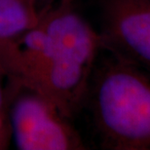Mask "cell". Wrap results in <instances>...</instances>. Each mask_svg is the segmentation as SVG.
Here are the masks:
<instances>
[{"instance_id":"6da1fadb","label":"cell","mask_w":150,"mask_h":150,"mask_svg":"<svg viewBox=\"0 0 150 150\" xmlns=\"http://www.w3.org/2000/svg\"><path fill=\"white\" fill-rule=\"evenodd\" d=\"M101 50L98 31L69 0L44 14L12 45L4 67L14 89L39 93L71 120L84 107Z\"/></svg>"},{"instance_id":"7a4b0ae2","label":"cell","mask_w":150,"mask_h":150,"mask_svg":"<svg viewBox=\"0 0 150 150\" xmlns=\"http://www.w3.org/2000/svg\"><path fill=\"white\" fill-rule=\"evenodd\" d=\"M96 64L85 104L103 148L150 150V71L114 56Z\"/></svg>"},{"instance_id":"3957f363","label":"cell","mask_w":150,"mask_h":150,"mask_svg":"<svg viewBox=\"0 0 150 150\" xmlns=\"http://www.w3.org/2000/svg\"><path fill=\"white\" fill-rule=\"evenodd\" d=\"M12 139L20 150H82L85 143L59 108L46 97L19 87L11 98Z\"/></svg>"},{"instance_id":"277c9868","label":"cell","mask_w":150,"mask_h":150,"mask_svg":"<svg viewBox=\"0 0 150 150\" xmlns=\"http://www.w3.org/2000/svg\"><path fill=\"white\" fill-rule=\"evenodd\" d=\"M101 48L150 71V0H100Z\"/></svg>"},{"instance_id":"5b68a950","label":"cell","mask_w":150,"mask_h":150,"mask_svg":"<svg viewBox=\"0 0 150 150\" xmlns=\"http://www.w3.org/2000/svg\"><path fill=\"white\" fill-rule=\"evenodd\" d=\"M40 21L34 0H0V53Z\"/></svg>"},{"instance_id":"8992f818","label":"cell","mask_w":150,"mask_h":150,"mask_svg":"<svg viewBox=\"0 0 150 150\" xmlns=\"http://www.w3.org/2000/svg\"><path fill=\"white\" fill-rule=\"evenodd\" d=\"M9 82L8 74L0 62V150L8 149L12 140V133L9 118V108L12 98V93L5 87Z\"/></svg>"},{"instance_id":"52a82bcc","label":"cell","mask_w":150,"mask_h":150,"mask_svg":"<svg viewBox=\"0 0 150 150\" xmlns=\"http://www.w3.org/2000/svg\"><path fill=\"white\" fill-rule=\"evenodd\" d=\"M34 1L35 4H36L38 13L41 18L48 11L51 10L53 7H55L56 5H58L64 1H69V0H34Z\"/></svg>"}]
</instances>
